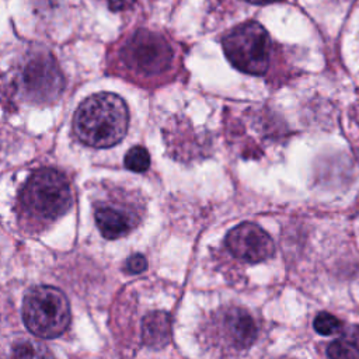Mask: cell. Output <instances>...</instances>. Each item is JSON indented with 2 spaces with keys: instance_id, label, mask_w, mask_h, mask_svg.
Segmentation results:
<instances>
[{
  "instance_id": "6da1fadb",
  "label": "cell",
  "mask_w": 359,
  "mask_h": 359,
  "mask_svg": "<svg viewBox=\"0 0 359 359\" xmlns=\"http://www.w3.org/2000/svg\"><path fill=\"white\" fill-rule=\"evenodd\" d=\"M73 205V189L65 172L43 167L35 170L17 196V219L27 233H41Z\"/></svg>"
},
{
  "instance_id": "7a4b0ae2",
  "label": "cell",
  "mask_w": 359,
  "mask_h": 359,
  "mask_svg": "<svg viewBox=\"0 0 359 359\" xmlns=\"http://www.w3.org/2000/svg\"><path fill=\"white\" fill-rule=\"evenodd\" d=\"M129 126L125 101L114 93H98L86 98L73 116V132L86 146L104 149L119 143Z\"/></svg>"
},
{
  "instance_id": "3957f363",
  "label": "cell",
  "mask_w": 359,
  "mask_h": 359,
  "mask_svg": "<svg viewBox=\"0 0 359 359\" xmlns=\"http://www.w3.org/2000/svg\"><path fill=\"white\" fill-rule=\"evenodd\" d=\"M118 57L130 80L156 84L174 69L175 53L161 34L137 29L122 43Z\"/></svg>"
},
{
  "instance_id": "277c9868",
  "label": "cell",
  "mask_w": 359,
  "mask_h": 359,
  "mask_svg": "<svg viewBox=\"0 0 359 359\" xmlns=\"http://www.w3.org/2000/svg\"><path fill=\"white\" fill-rule=\"evenodd\" d=\"M22 320L28 331L35 337L56 338L70 324L72 313L69 300L55 286H35L24 296Z\"/></svg>"
},
{
  "instance_id": "5b68a950",
  "label": "cell",
  "mask_w": 359,
  "mask_h": 359,
  "mask_svg": "<svg viewBox=\"0 0 359 359\" xmlns=\"http://www.w3.org/2000/svg\"><path fill=\"white\" fill-rule=\"evenodd\" d=\"M229 62L243 73L261 76L268 70L271 39L266 29L248 21L233 28L222 41Z\"/></svg>"
},
{
  "instance_id": "8992f818",
  "label": "cell",
  "mask_w": 359,
  "mask_h": 359,
  "mask_svg": "<svg viewBox=\"0 0 359 359\" xmlns=\"http://www.w3.org/2000/svg\"><path fill=\"white\" fill-rule=\"evenodd\" d=\"M206 325L205 338L208 344L224 355H234L248 349L258 335V323L254 316L237 306L217 310Z\"/></svg>"
},
{
  "instance_id": "52a82bcc",
  "label": "cell",
  "mask_w": 359,
  "mask_h": 359,
  "mask_svg": "<svg viewBox=\"0 0 359 359\" xmlns=\"http://www.w3.org/2000/svg\"><path fill=\"white\" fill-rule=\"evenodd\" d=\"M93 210L100 233L108 240H115L137 227L143 215V202L135 194L114 189L94 201Z\"/></svg>"
},
{
  "instance_id": "ba28073f",
  "label": "cell",
  "mask_w": 359,
  "mask_h": 359,
  "mask_svg": "<svg viewBox=\"0 0 359 359\" xmlns=\"http://www.w3.org/2000/svg\"><path fill=\"white\" fill-rule=\"evenodd\" d=\"M20 87L31 101H55L63 90V76L53 56L45 50L31 53L21 67Z\"/></svg>"
},
{
  "instance_id": "9c48e42d",
  "label": "cell",
  "mask_w": 359,
  "mask_h": 359,
  "mask_svg": "<svg viewBox=\"0 0 359 359\" xmlns=\"http://www.w3.org/2000/svg\"><path fill=\"white\" fill-rule=\"evenodd\" d=\"M226 245L234 257L250 264L262 262L275 252L271 236L262 227L250 222L231 229L226 236Z\"/></svg>"
},
{
  "instance_id": "30bf717a",
  "label": "cell",
  "mask_w": 359,
  "mask_h": 359,
  "mask_svg": "<svg viewBox=\"0 0 359 359\" xmlns=\"http://www.w3.org/2000/svg\"><path fill=\"white\" fill-rule=\"evenodd\" d=\"M171 339V318L165 311H153L142 321V341L144 345L160 349Z\"/></svg>"
},
{
  "instance_id": "8fae6325",
  "label": "cell",
  "mask_w": 359,
  "mask_h": 359,
  "mask_svg": "<svg viewBox=\"0 0 359 359\" xmlns=\"http://www.w3.org/2000/svg\"><path fill=\"white\" fill-rule=\"evenodd\" d=\"M327 355L330 358H359V327H352L334 339L328 345Z\"/></svg>"
},
{
  "instance_id": "7c38bea8",
  "label": "cell",
  "mask_w": 359,
  "mask_h": 359,
  "mask_svg": "<svg viewBox=\"0 0 359 359\" xmlns=\"http://www.w3.org/2000/svg\"><path fill=\"white\" fill-rule=\"evenodd\" d=\"M123 164L135 172H144L150 167V154L143 146H133L128 150Z\"/></svg>"
},
{
  "instance_id": "4fadbf2b",
  "label": "cell",
  "mask_w": 359,
  "mask_h": 359,
  "mask_svg": "<svg viewBox=\"0 0 359 359\" xmlns=\"http://www.w3.org/2000/svg\"><path fill=\"white\" fill-rule=\"evenodd\" d=\"M313 325H314V330L321 335H335L342 330L341 320L325 311L317 314Z\"/></svg>"
},
{
  "instance_id": "5bb4252c",
  "label": "cell",
  "mask_w": 359,
  "mask_h": 359,
  "mask_svg": "<svg viewBox=\"0 0 359 359\" xmlns=\"http://www.w3.org/2000/svg\"><path fill=\"white\" fill-rule=\"evenodd\" d=\"M13 355L20 358H38V356H49L50 353L45 351V346L42 345H36L34 342H24L13 348Z\"/></svg>"
},
{
  "instance_id": "9a60e30c",
  "label": "cell",
  "mask_w": 359,
  "mask_h": 359,
  "mask_svg": "<svg viewBox=\"0 0 359 359\" xmlns=\"http://www.w3.org/2000/svg\"><path fill=\"white\" fill-rule=\"evenodd\" d=\"M147 268V259L142 254H132L125 262V269L129 273H140Z\"/></svg>"
},
{
  "instance_id": "2e32d148",
  "label": "cell",
  "mask_w": 359,
  "mask_h": 359,
  "mask_svg": "<svg viewBox=\"0 0 359 359\" xmlns=\"http://www.w3.org/2000/svg\"><path fill=\"white\" fill-rule=\"evenodd\" d=\"M247 3H251V4H258V6H266V4H271V3H278V1H283V0H245Z\"/></svg>"
},
{
  "instance_id": "e0dca14e",
  "label": "cell",
  "mask_w": 359,
  "mask_h": 359,
  "mask_svg": "<svg viewBox=\"0 0 359 359\" xmlns=\"http://www.w3.org/2000/svg\"><path fill=\"white\" fill-rule=\"evenodd\" d=\"M108 1H109V4H111L112 7H115V8H119V7H122V4H123L122 0H108Z\"/></svg>"
}]
</instances>
